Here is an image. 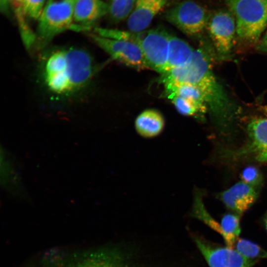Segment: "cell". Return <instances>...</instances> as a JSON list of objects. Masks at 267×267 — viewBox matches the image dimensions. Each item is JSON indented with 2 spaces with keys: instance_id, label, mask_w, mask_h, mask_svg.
Returning a JSON list of instances; mask_svg holds the SVG:
<instances>
[{
  "instance_id": "cell-1",
  "label": "cell",
  "mask_w": 267,
  "mask_h": 267,
  "mask_svg": "<svg viewBox=\"0 0 267 267\" xmlns=\"http://www.w3.org/2000/svg\"><path fill=\"white\" fill-rule=\"evenodd\" d=\"M206 49L203 46L194 49L184 64L162 75L161 81L164 86L187 83L196 87L222 134L226 135L234 118V109L215 76L211 58Z\"/></svg>"
},
{
  "instance_id": "cell-2",
  "label": "cell",
  "mask_w": 267,
  "mask_h": 267,
  "mask_svg": "<svg viewBox=\"0 0 267 267\" xmlns=\"http://www.w3.org/2000/svg\"><path fill=\"white\" fill-rule=\"evenodd\" d=\"M96 70L86 50L69 47L49 53L44 62L42 73L45 85L52 93L68 95L85 88Z\"/></svg>"
},
{
  "instance_id": "cell-3",
  "label": "cell",
  "mask_w": 267,
  "mask_h": 267,
  "mask_svg": "<svg viewBox=\"0 0 267 267\" xmlns=\"http://www.w3.org/2000/svg\"><path fill=\"white\" fill-rule=\"evenodd\" d=\"M135 254L119 246H105L57 254L46 259L44 267H149L137 264Z\"/></svg>"
},
{
  "instance_id": "cell-4",
  "label": "cell",
  "mask_w": 267,
  "mask_h": 267,
  "mask_svg": "<svg viewBox=\"0 0 267 267\" xmlns=\"http://www.w3.org/2000/svg\"><path fill=\"white\" fill-rule=\"evenodd\" d=\"M234 16L236 36L243 43L259 42L267 27V0H224Z\"/></svg>"
},
{
  "instance_id": "cell-5",
  "label": "cell",
  "mask_w": 267,
  "mask_h": 267,
  "mask_svg": "<svg viewBox=\"0 0 267 267\" xmlns=\"http://www.w3.org/2000/svg\"><path fill=\"white\" fill-rule=\"evenodd\" d=\"M74 0H48L39 18L37 36L42 46L57 35L74 29Z\"/></svg>"
},
{
  "instance_id": "cell-6",
  "label": "cell",
  "mask_w": 267,
  "mask_h": 267,
  "mask_svg": "<svg viewBox=\"0 0 267 267\" xmlns=\"http://www.w3.org/2000/svg\"><path fill=\"white\" fill-rule=\"evenodd\" d=\"M210 13L192 0L181 1L165 13L164 18L184 34L197 36L206 29Z\"/></svg>"
},
{
  "instance_id": "cell-7",
  "label": "cell",
  "mask_w": 267,
  "mask_h": 267,
  "mask_svg": "<svg viewBox=\"0 0 267 267\" xmlns=\"http://www.w3.org/2000/svg\"><path fill=\"white\" fill-rule=\"evenodd\" d=\"M206 29L214 47L221 57L231 52L236 36V21L228 9H221L210 14Z\"/></svg>"
},
{
  "instance_id": "cell-8",
  "label": "cell",
  "mask_w": 267,
  "mask_h": 267,
  "mask_svg": "<svg viewBox=\"0 0 267 267\" xmlns=\"http://www.w3.org/2000/svg\"><path fill=\"white\" fill-rule=\"evenodd\" d=\"M247 139L239 148L224 150V156L233 159L250 158L267 163V118H255L246 128Z\"/></svg>"
},
{
  "instance_id": "cell-9",
  "label": "cell",
  "mask_w": 267,
  "mask_h": 267,
  "mask_svg": "<svg viewBox=\"0 0 267 267\" xmlns=\"http://www.w3.org/2000/svg\"><path fill=\"white\" fill-rule=\"evenodd\" d=\"M170 35L159 27L138 33L137 44L149 69L162 75L165 72Z\"/></svg>"
},
{
  "instance_id": "cell-10",
  "label": "cell",
  "mask_w": 267,
  "mask_h": 267,
  "mask_svg": "<svg viewBox=\"0 0 267 267\" xmlns=\"http://www.w3.org/2000/svg\"><path fill=\"white\" fill-rule=\"evenodd\" d=\"M191 237L209 267H253L258 260L245 257L237 250L220 246L193 234Z\"/></svg>"
},
{
  "instance_id": "cell-11",
  "label": "cell",
  "mask_w": 267,
  "mask_h": 267,
  "mask_svg": "<svg viewBox=\"0 0 267 267\" xmlns=\"http://www.w3.org/2000/svg\"><path fill=\"white\" fill-rule=\"evenodd\" d=\"M89 37L110 57L137 70L149 69L139 45L133 42L118 40L90 34Z\"/></svg>"
},
{
  "instance_id": "cell-12",
  "label": "cell",
  "mask_w": 267,
  "mask_h": 267,
  "mask_svg": "<svg viewBox=\"0 0 267 267\" xmlns=\"http://www.w3.org/2000/svg\"><path fill=\"white\" fill-rule=\"evenodd\" d=\"M258 192L257 187L241 181L221 192L219 196L227 208L241 215L255 203Z\"/></svg>"
},
{
  "instance_id": "cell-13",
  "label": "cell",
  "mask_w": 267,
  "mask_h": 267,
  "mask_svg": "<svg viewBox=\"0 0 267 267\" xmlns=\"http://www.w3.org/2000/svg\"><path fill=\"white\" fill-rule=\"evenodd\" d=\"M168 2V0H136L127 20L129 30L134 33L145 31Z\"/></svg>"
},
{
  "instance_id": "cell-14",
  "label": "cell",
  "mask_w": 267,
  "mask_h": 267,
  "mask_svg": "<svg viewBox=\"0 0 267 267\" xmlns=\"http://www.w3.org/2000/svg\"><path fill=\"white\" fill-rule=\"evenodd\" d=\"M108 3L102 0H76L73 20L76 30H88L93 22L108 13Z\"/></svg>"
},
{
  "instance_id": "cell-15",
  "label": "cell",
  "mask_w": 267,
  "mask_h": 267,
  "mask_svg": "<svg viewBox=\"0 0 267 267\" xmlns=\"http://www.w3.org/2000/svg\"><path fill=\"white\" fill-rule=\"evenodd\" d=\"M134 126L137 133L142 137L152 138L159 135L165 126L162 114L153 109H146L136 117Z\"/></svg>"
},
{
  "instance_id": "cell-16",
  "label": "cell",
  "mask_w": 267,
  "mask_h": 267,
  "mask_svg": "<svg viewBox=\"0 0 267 267\" xmlns=\"http://www.w3.org/2000/svg\"><path fill=\"white\" fill-rule=\"evenodd\" d=\"M194 50L183 40L170 35L167 64L163 74L184 64L190 58Z\"/></svg>"
},
{
  "instance_id": "cell-17",
  "label": "cell",
  "mask_w": 267,
  "mask_h": 267,
  "mask_svg": "<svg viewBox=\"0 0 267 267\" xmlns=\"http://www.w3.org/2000/svg\"><path fill=\"white\" fill-rule=\"evenodd\" d=\"M240 215L236 213H229L225 214L220 223L223 231L222 237L230 248H233L241 232L240 224Z\"/></svg>"
},
{
  "instance_id": "cell-18",
  "label": "cell",
  "mask_w": 267,
  "mask_h": 267,
  "mask_svg": "<svg viewBox=\"0 0 267 267\" xmlns=\"http://www.w3.org/2000/svg\"><path fill=\"white\" fill-rule=\"evenodd\" d=\"M177 111L186 116H201L206 112L207 105L195 99L177 95H168Z\"/></svg>"
},
{
  "instance_id": "cell-19",
  "label": "cell",
  "mask_w": 267,
  "mask_h": 267,
  "mask_svg": "<svg viewBox=\"0 0 267 267\" xmlns=\"http://www.w3.org/2000/svg\"><path fill=\"white\" fill-rule=\"evenodd\" d=\"M191 215L201 220L222 236L223 231L220 223L218 222L206 210L203 202L202 194L198 190L194 194Z\"/></svg>"
},
{
  "instance_id": "cell-20",
  "label": "cell",
  "mask_w": 267,
  "mask_h": 267,
  "mask_svg": "<svg viewBox=\"0 0 267 267\" xmlns=\"http://www.w3.org/2000/svg\"><path fill=\"white\" fill-rule=\"evenodd\" d=\"M136 0H108V13L114 22L128 19L132 12Z\"/></svg>"
},
{
  "instance_id": "cell-21",
  "label": "cell",
  "mask_w": 267,
  "mask_h": 267,
  "mask_svg": "<svg viewBox=\"0 0 267 267\" xmlns=\"http://www.w3.org/2000/svg\"><path fill=\"white\" fill-rule=\"evenodd\" d=\"M235 250L243 256L251 259H267V251L258 245L245 239H239Z\"/></svg>"
},
{
  "instance_id": "cell-22",
  "label": "cell",
  "mask_w": 267,
  "mask_h": 267,
  "mask_svg": "<svg viewBox=\"0 0 267 267\" xmlns=\"http://www.w3.org/2000/svg\"><path fill=\"white\" fill-rule=\"evenodd\" d=\"M46 0H23L22 8L26 17L38 19Z\"/></svg>"
},
{
  "instance_id": "cell-23",
  "label": "cell",
  "mask_w": 267,
  "mask_h": 267,
  "mask_svg": "<svg viewBox=\"0 0 267 267\" xmlns=\"http://www.w3.org/2000/svg\"><path fill=\"white\" fill-rule=\"evenodd\" d=\"M241 181L257 188L263 181L261 172L253 166L245 168L241 172Z\"/></svg>"
},
{
  "instance_id": "cell-24",
  "label": "cell",
  "mask_w": 267,
  "mask_h": 267,
  "mask_svg": "<svg viewBox=\"0 0 267 267\" xmlns=\"http://www.w3.org/2000/svg\"><path fill=\"white\" fill-rule=\"evenodd\" d=\"M258 48L261 51L267 52V27L259 41Z\"/></svg>"
},
{
  "instance_id": "cell-25",
  "label": "cell",
  "mask_w": 267,
  "mask_h": 267,
  "mask_svg": "<svg viewBox=\"0 0 267 267\" xmlns=\"http://www.w3.org/2000/svg\"><path fill=\"white\" fill-rule=\"evenodd\" d=\"M9 3H10L9 0H0V10L4 14H9Z\"/></svg>"
},
{
  "instance_id": "cell-26",
  "label": "cell",
  "mask_w": 267,
  "mask_h": 267,
  "mask_svg": "<svg viewBox=\"0 0 267 267\" xmlns=\"http://www.w3.org/2000/svg\"><path fill=\"white\" fill-rule=\"evenodd\" d=\"M9 1L14 11L19 9L23 8V0H9Z\"/></svg>"
},
{
  "instance_id": "cell-27",
  "label": "cell",
  "mask_w": 267,
  "mask_h": 267,
  "mask_svg": "<svg viewBox=\"0 0 267 267\" xmlns=\"http://www.w3.org/2000/svg\"><path fill=\"white\" fill-rule=\"evenodd\" d=\"M263 222L265 225V227L267 232V211H266L265 215L263 218Z\"/></svg>"
},
{
  "instance_id": "cell-28",
  "label": "cell",
  "mask_w": 267,
  "mask_h": 267,
  "mask_svg": "<svg viewBox=\"0 0 267 267\" xmlns=\"http://www.w3.org/2000/svg\"><path fill=\"white\" fill-rule=\"evenodd\" d=\"M75 1L76 0H74Z\"/></svg>"
}]
</instances>
